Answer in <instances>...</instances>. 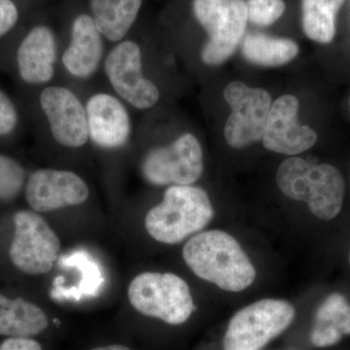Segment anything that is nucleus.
Here are the masks:
<instances>
[{"label":"nucleus","instance_id":"6e6552de","mask_svg":"<svg viewBox=\"0 0 350 350\" xmlns=\"http://www.w3.org/2000/svg\"><path fill=\"white\" fill-rule=\"evenodd\" d=\"M13 221L9 255L14 266L29 275L49 273L61 251L56 232L36 211H18Z\"/></svg>","mask_w":350,"mask_h":350},{"label":"nucleus","instance_id":"ddd939ff","mask_svg":"<svg viewBox=\"0 0 350 350\" xmlns=\"http://www.w3.org/2000/svg\"><path fill=\"white\" fill-rule=\"evenodd\" d=\"M90 196L82 177L69 170L39 169L25 182V197L36 213H51L84 204Z\"/></svg>","mask_w":350,"mask_h":350},{"label":"nucleus","instance_id":"9b49d317","mask_svg":"<svg viewBox=\"0 0 350 350\" xmlns=\"http://www.w3.org/2000/svg\"><path fill=\"white\" fill-rule=\"evenodd\" d=\"M224 98L232 109L225 125L228 144L243 148L262 140L271 107L269 92L236 81L225 88Z\"/></svg>","mask_w":350,"mask_h":350},{"label":"nucleus","instance_id":"aec40b11","mask_svg":"<svg viewBox=\"0 0 350 350\" xmlns=\"http://www.w3.org/2000/svg\"><path fill=\"white\" fill-rule=\"evenodd\" d=\"M243 54L251 64L260 66H280L298 56L299 47L291 39L250 33L243 41Z\"/></svg>","mask_w":350,"mask_h":350},{"label":"nucleus","instance_id":"f8f14e48","mask_svg":"<svg viewBox=\"0 0 350 350\" xmlns=\"http://www.w3.org/2000/svg\"><path fill=\"white\" fill-rule=\"evenodd\" d=\"M38 105L57 144L80 148L90 142L86 108L75 92L66 87L48 85L41 88Z\"/></svg>","mask_w":350,"mask_h":350},{"label":"nucleus","instance_id":"c85d7f7f","mask_svg":"<svg viewBox=\"0 0 350 350\" xmlns=\"http://www.w3.org/2000/svg\"><path fill=\"white\" fill-rule=\"evenodd\" d=\"M349 265H350V253H349Z\"/></svg>","mask_w":350,"mask_h":350},{"label":"nucleus","instance_id":"7ed1b4c3","mask_svg":"<svg viewBox=\"0 0 350 350\" xmlns=\"http://www.w3.org/2000/svg\"><path fill=\"white\" fill-rule=\"evenodd\" d=\"M213 207L202 189L172 185L161 204L149 211L145 228L159 243L176 244L202 231L213 217Z\"/></svg>","mask_w":350,"mask_h":350},{"label":"nucleus","instance_id":"4be33fe9","mask_svg":"<svg viewBox=\"0 0 350 350\" xmlns=\"http://www.w3.org/2000/svg\"><path fill=\"white\" fill-rule=\"evenodd\" d=\"M36 0H0V55L29 22Z\"/></svg>","mask_w":350,"mask_h":350},{"label":"nucleus","instance_id":"20e7f679","mask_svg":"<svg viewBox=\"0 0 350 350\" xmlns=\"http://www.w3.org/2000/svg\"><path fill=\"white\" fill-rule=\"evenodd\" d=\"M57 41L49 24L27 22L0 55V66L12 69L25 88L48 86L56 75Z\"/></svg>","mask_w":350,"mask_h":350},{"label":"nucleus","instance_id":"dca6fc26","mask_svg":"<svg viewBox=\"0 0 350 350\" xmlns=\"http://www.w3.org/2000/svg\"><path fill=\"white\" fill-rule=\"evenodd\" d=\"M105 40L90 13L76 15L71 22L68 47L62 56L66 72L78 80L93 77L105 61Z\"/></svg>","mask_w":350,"mask_h":350},{"label":"nucleus","instance_id":"423d86ee","mask_svg":"<svg viewBox=\"0 0 350 350\" xmlns=\"http://www.w3.org/2000/svg\"><path fill=\"white\" fill-rule=\"evenodd\" d=\"M193 13L206 31L208 40L202 50V59L208 66L227 61L237 50L248 23L244 0H193Z\"/></svg>","mask_w":350,"mask_h":350},{"label":"nucleus","instance_id":"4468645a","mask_svg":"<svg viewBox=\"0 0 350 350\" xmlns=\"http://www.w3.org/2000/svg\"><path fill=\"white\" fill-rule=\"evenodd\" d=\"M89 140L103 150L125 146L133 133V121L126 105L115 94L98 92L85 103Z\"/></svg>","mask_w":350,"mask_h":350},{"label":"nucleus","instance_id":"5701e85b","mask_svg":"<svg viewBox=\"0 0 350 350\" xmlns=\"http://www.w3.org/2000/svg\"><path fill=\"white\" fill-rule=\"evenodd\" d=\"M25 185V170L12 157L0 154V202L17 199Z\"/></svg>","mask_w":350,"mask_h":350},{"label":"nucleus","instance_id":"6ab92c4d","mask_svg":"<svg viewBox=\"0 0 350 350\" xmlns=\"http://www.w3.org/2000/svg\"><path fill=\"white\" fill-rule=\"evenodd\" d=\"M350 335V306L342 295L332 294L317 310L312 342L317 347L337 345Z\"/></svg>","mask_w":350,"mask_h":350},{"label":"nucleus","instance_id":"a211bd4d","mask_svg":"<svg viewBox=\"0 0 350 350\" xmlns=\"http://www.w3.org/2000/svg\"><path fill=\"white\" fill-rule=\"evenodd\" d=\"M48 326L47 315L38 306L0 294V335L29 338L42 333Z\"/></svg>","mask_w":350,"mask_h":350},{"label":"nucleus","instance_id":"412c9836","mask_svg":"<svg viewBox=\"0 0 350 350\" xmlns=\"http://www.w3.org/2000/svg\"><path fill=\"white\" fill-rule=\"evenodd\" d=\"M345 0H301V25L315 42L330 43L335 38L336 20Z\"/></svg>","mask_w":350,"mask_h":350},{"label":"nucleus","instance_id":"2eb2a0df","mask_svg":"<svg viewBox=\"0 0 350 350\" xmlns=\"http://www.w3.org/2000/svg\"><path fill=\"white\" fill-rule=\"evenodd\" d=\"M299 100L285 94L271 105L262 142L269 151L298 155L317 144V133L310 126L301 125Z\"/></svg>","mask_w":350,"mask_h":350},{"label":"nucleus","instance_id":"bb28decb","mask_svg":"<svg viewBox=\"0 0 350 350\" xmlns=\"http://www.w3.org/2000/svg\"><path fill=\"white\" fill-rule=\"evenodd\" d=\"M91 350H131V349H129V347H125V345H107V347H96V349H93Z\"/></svg>","mask_w":350,"mask_h":350},{"label":"nucleus","instance_id":"9d476101","mask_svg":"<svg viewBox=\"0 0 350 350\" xmlns=\"http://www.w3.org/2000/svg\"><path fill=\"white\" fill-rule=\"evenodd\" d=\"M202 172V146L192 133H183L172 144L152 149L142 163L144 178L156 186L191 185Z\"/></svg>","mask_w":350,"mask_h":350},{"label":"nucleus","instance_id":"f257e3e1","mask_svg":"<svg viewBox=\"0 0 350 350\" xmlns=\"http://www.w3.org/2000/svg\"><path fill=\"white\" fill-rule=\"evenodd\" d=\"M183 258L196 275L226 291H243L256 278L252 262L238 241L217 230L193 237L184 246Z\"/></svg>","mask_w":350,"mask_h":350},{"label":"nucleus","instance_id":"cd10ccee","mask_svg":"<svg viewBox=\"0 0 350 350\" xmlns=\"http://www.w3.org/2000/svg\"><path fill=\"white\" fill-rule=\"evenodd\" d=\"M349 112H350V98H349Z\"/></svg>","mask_w":350,"mask_h":350},{"label":"nucleus","instance_id":"0eeeda50","mask_svg":"<svg viewBox=\"0 0 350 350\" xmlns=\"http://www.w3.org/2000/svg\"><path fill=\"white\" fill-rule=\"evenodd\" d=\"M295 310L286 301L266 299L234 315L224 338V350H260L293 321Z\"/></svg>","mask_w":350,"mask_h":350},{"label":"nucleus","instance_id":"393cba45","mask_svg":"<svg viewBox=\"0 0 350 350\" xmlns=\"http://www.w3.org/2000/svg\"><path fill=\"white\" fill-rule=\"evenodd\" d=\"M21 128V113L16 101L0 87V140L12 138Z\"/></svg>","mask_w":350,"mask_h":350},{"label":"nucleus","instance_id":"1a4fd4ad","mask_svg":"<svg viewBox=\"0 0 350 350\" xmlns=\"http://www.w3.org/2000/svg\"><path fill=\"white\" fill-rule=\"evenodd\" d=\"M103 69L114 94L138 110L148 109L160 100V91L144 73L139 44L131 39L116 43L103 61Z\"/></svg>","mask_w":350,"mask_h":350},{"label":"nucleus","instance_id":"f03ea898","mask_svg":"<svg viewBox=\"0 0 350 350\" xmlns=\"http://www.w3.org/2000/svg\"><path fill=\"white\" fill-rule=\"evenodd\" d=\"M276 181L283 194L306 202L317 218L331 220L342 211L345 180L333 165H313L292 157L278 167Z\"/></svg>","mask_w":350,"mask_h":350},{"label":"nucleus","instance_id":"a878e982","mask_svg":"<svg viewBox=\"0 0 350 350\" xmlns=\"http://www.w3.org/2000/svg\"><path fill=\"white\" fill-rule=\"evenodd\" d=\"M0 350H43L40 344L29 338H7L0 345Z\"/></svg>","mask_w":350,"mask_h":350},{"label":"nucleus","instance_id":"39448f33","mask_svg":"<svg viewBox=\"0 0 350 350\" xmlns=\"http://www.w3.org/2000/svg\"><path fill=\"white\" fill-rule=\"evenodd\" d=\"M128 298L138 312L172 325L187 321L195 308L187 283L170 273H140L131 280Z\"/></svg>","mask_w":350,"mask_h":350},{"label":"nucleus","instance_id":"f3484780","mask_svg":"<svg viewBox=\"0 0 350 350\" xmlns=\"http://www.w3.org/2000/svg\"><path fill=\"white\" fill-rule=\"evenodd\" d=\"M144 0H89L90 15L105 40L126 39L137 22Z\"/></svg>","mask_w":350,"mask_h":350},{"label":"nucleus","instance_id":"b1692460","mask_svg":"<svg viewBox=\"0 0 350 350\" xmlns=\"http://www.w3.org/2000/svg\"><path fill=\"white\" fill-rule=\"evenodd\" d=\"M247 3L248 21L261 27L275 24L285 12L283 0H250Z\"/></svg>","mask_w":350,"mask_h":350}]
</instances>
